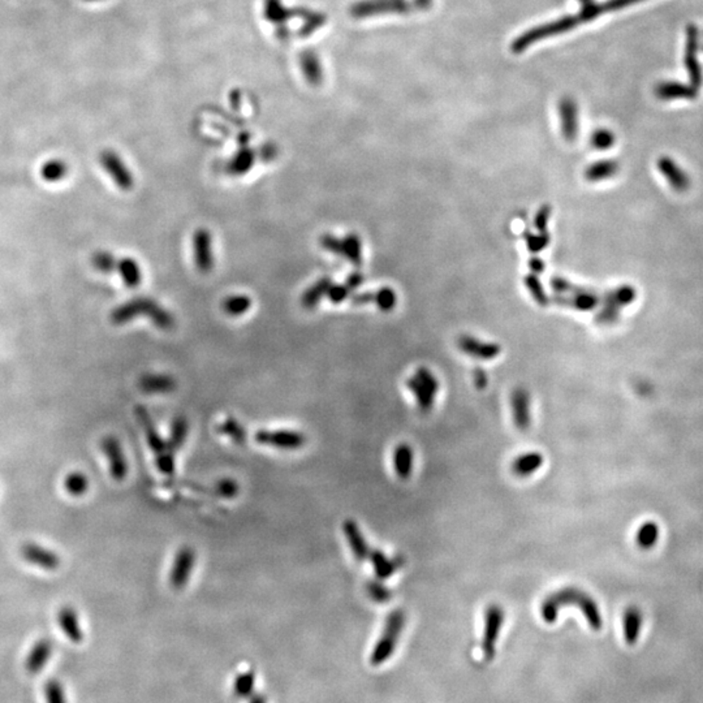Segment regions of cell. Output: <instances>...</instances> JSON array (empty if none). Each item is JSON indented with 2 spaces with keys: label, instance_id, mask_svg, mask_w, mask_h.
<instances>
[{
  "label": "cell",
  "instance_id": "1",
  "mask_svg": "<svg viewBox=\"0 0 703 703\" xmlns=\"http://www.w3.org/2000/svg\"><path fill=\"white\" fill-rule=\"evenodd\" d=\"M569 605L581 610L590 629L599 632L603 628V619L598 604L590 595L577 587H564L546 596L541 604V617L547 624H554L560 610Z\"/></svg>",
  "mask_w": 703,
  "mask_h": 703
},
{
  "label": "cell",
  "instance_id": "2",
  "mask_svg": "<svg viewBox=\"0 0 703 703\" xmlns=\"http://www.w3.org/2000/svg\"><path fill=\"white\" fill-rule=\"evenodd\" d=\"M139 317L149 318L154 326L164 331L175 327L173 316L151 298H133L111 313V320L114 325H124Z\"/></svg>",
  "mask_w": 703,
  "mask_h": 703
},
{
  "label": "cell",
  "instance_id": "3",
  "mask_svg": "<svg viewBox=\"0 0 703 703\" xmlns=\"http://www.w3.org/2000/svg\"><path fill=\"white\" fill-rule=\"evenodd\" d=\"M134 413L137 417L139 426L142 427L145 433L150 449L154 454L155 465L158 468L159 472L164 476H172L175 473V455L169 447V442H166L159 434L146 408L142 405L136 406Z\"/></svg>",
  "mask_w": 703,
  "mask_h": 703
},
{
  "label": "cell",
  "instance_id": "4",
  "mask_svg": "<svg viewBox=\"0 0 703 703\" xmlns=\"http://www.w3.org/2000/svg\"><path fill=\"white\" fill-rule=\"evenodd\" d=\"M405 626V614L403 610H394L387 616L382 634L370 654V664L379 667L392 656L396 650L400 635Z\"/></svg>",
  "mask_w": 703,
  "mask_h": 703
},
{
  "label": "cell",
  "instance_id": "5",
  "mask_svg": "<svg viewBox=\"0 0 703 703\" xmlns=\"http://www.w3.org/2000/svg\"><path fill=\"white\" fill-rule=\"evenodd\" d=\"M406 387L413 394L418 408L422 412L427 413L433 409L435 395L439 392V380L428 369L419 367L413 377L408 379Z\"/></svg>",
  "mask_w": 703,
  "mask_h": 703
},
{
  "label": "cell",
  "instance_id": "6",
  "mask_svg": "<svg viewBox=\"0 0 703 703\" xmlns=\"http://www.w3.org/2000/svg\"><path fill=\"white\" fill-rule=\"evenodd\" d=\"M410 10L412 3L409 0H362L352 6L350 15L356 19H364L386 13L405 15Z\"/></svg>",
  "mask_w": 703,
  "mask_h": 703
},
{
  "label": "cell",
  "instance_id": "7",
  "mask_svg": "<svg viewBox=\"0 0 703 703\" xmlns=\"http://www.w3.org/2000/svg\"><path fill=\"white\" fill-rule=\"evenodd\" d=\"M504 610L497 604H491L486 608L485 628L481 646L487 662H491L494 659L496 642L504 624Z\"/></svg>",
  "mask_w": 703,
  "mask_h": 703
},
{
  "label": "cell",
  "instance_id": "8",
  "mask_svg": "<svg viewBox=\"0 0 703 703\" xmlns=\"http://www.w3.org/2000/svg\"><path fill=\"white\" fill-rule=\"evenodd\" d=\"M319 242L326 250L346 258L355 266H360L362 263V242L356 233H349L343 238H337L332 235H323L319 238Z\"/></svg>",
  "mask_w": 703,
  "mask_h": 703
},
{
  "label": "cell",
  "instance_id": "9",
  "mask_svg": "<svg viewBox=\"0 0 703 703\" xmlns=\"http://www.w3.org/2000/svg\"><path fill=\"white\" fill-rule=\"evenodd\" d=\"M256 442L281 451H296L307 445V436L295 430H259Z\"/></svg>",
  "mask_w": 703,
  "mask_h": 703
},
{
  "label": "cell",
  "instance_id": "10",
  "mask_svg": "<svg viewBox=\"0 0 703 703\" xmlns=\"http://www.w3.org/2000/svg\"><path fill=\"white\" fill-rule=\"evenodd\" d=\"M196 563V553L190 547L178 550L169 572V584L175 590H181L188 585Z\"/></svg>",
  "mask_w": 703,
  "mask_h": 703
},
{
  "label": "cell",
  "instance_id": "11",
  "mask_svg": "<svg viewBox=\"0 0 703 703\" xmlns=\"http://www.w3.org/2000/svg\"><path fill=\"white\" fill-rule=\"evenodd\" d=\"M100 448L109 460V474L116 482H123L128 476V460L124 455L123 447L115 436H106Z\"/></svg>",
  "mask_w": 703,
  "mask_h": 703
},
{
  "label": "cell",
  "instance_id": "12",
  "mask_svg": "<svg viewBox=\"0 0 703 703\" xmlns=\"http://www.w3.org/2000/svg\"><path fill=\"white\" fill-rule=\"evenodd\" d=\"M100 162L103 169L112 178V181L119 187L121 190H130L134 185V180L132 176V172L129 171L125 163L121 160L118 153L112 150L102 151L100 155Z\"/></svg>",
  "mask_w": 703,
  "mask_h": 703
},
{
  "label": "cell",
  "instance_id": "13",
  "mask_svg": "<svg viewBox=\"0 0 703 703\" xmlns=\"http://www.w3.org/2000/svg\"><path fill=\"white\" fill-rule=\"evenodd\" d=\"M193 257L199 272L208 274L214 268L213 238L205 228H199L193 235Z\"/></svg>",
  "mask_w": 703,
  "mask_h": 703
},
{
  "label": "cell",
  "instance_id": "14",
  "mask_svg": "<svg viewBox=\"0 0 703 703\" xmlns=\"http://www.w3.org/2000/svg\"><path fill=\"white\" fill-rule=\"evenodd\" d=\"M20 551L25 562L45 571H56L61 564L60 556L55 551H51L49 548L33 542L22 545Z\"/></svg>",
  "mask_w": 703,
  "mask_h": 703
},
{
  "label": "cell",
  "instance_id": "15",
  "mask_svg": "<svg viewBox=\"0 0 703 703\" xmlns=\"http://www.w3.org/2000/svg\"><path fill=\"white\" fill-rule=\"evenodd\" d=\"M559 120L565 141L573 142L578 136V107L575 100L565 97L559 102Z\"/></svg>",
  "mask_w": 703,
  "mask_h": 703
},
{
  "label": "cell",
  "instance_id": "16",
  "mask_svg": "<svg viewBox=\"0 0 703 703\" xmlns=\"http://www.w3.org/2000/svg\"><path fill=\"white\" fill-rule=\"evenodd\" d=\"M458 348L465 353L466 356L473 357L477 360H494L500 355L502 348L496 343H487L473 337L463 335L457 341Z\"/></svg>",
  "mask_w": 703,
  "mask_h": 703
},
{
  "label": "cell",
  "instance_id": "17",
  "mask_svg": "<svg viewBox=\"0 0 703 703\" xmlns=\"http://www.w3.org/2000/svg\"><path fill=\"white\" fill-rule=\"evenodd\" d=\"M511 405L516 427L520 431H526L532 424V416H530V395L525 388H516L511 396Z\"/></svg>",
  "mask_w": 703,
  "mask_h": 703
},
{
  "label": "cell",
  "instance_id": "18",
  "mask_svg": "<svg viewBox=\"0 0 703 703\" xmlns=\"http://www.w3.org/2000/svg\"><path fill=\"white\" fill-rule=\"evenodd\" d=\"M54 651V646L51 644L50 640L42 638L31 646L26 660L25 667L29 674H37L45 670V667L50 662L51 655Z\"/></svg>",
  "mask_w": 703,
  "mask_h": 703
},
{
  "label": "cell",
  "instance_id": "19",
  "mask_svg": "<svg viewBox=\"0 0 703 703\" xmlns=\"http://www.w3.org/2000/svg\"><path fill=\"white\" fill-rule=\"evenodd\" d=\"M343 533L347 538L348 545L352 550V554L356 557L358 562H365L370 556V547L367 545L366 539L362 534L360 526L355 520H346L343 524Z\"/></svg>",
  "mask_w": 703,
  "mask_h": 703
},
{
  "label": "cell",
  "instance_id": "20",
  "mask_svg": "<svg viewBox=\"0 0 703 703\" xmlns=\"http://www.w3.org/2000/svg\"><path fill=\"white\" fill-rule=\"evenodd\" d=\"M369 559L379 580L389 578L404 565V559L401 556H395L391 559L380 550H371Z\"/></svg>",
  "mask_w": 703,
  "mask_h": 703
},
{
  "label": "cell",
  "instance_id": "21",
  "mask_svg": "<svg viewBox=\"0 0 703 703\" xmlns=\"http://www.w3.org/2000/svg\"><path fill=\"white\" fill-rule=\"evenodd\" d=\"M58 623L63 633L73 644H81L84 641V632L79 626V615L75 608L65 605L58 612Z\"/></svg>",
  "mask_w": 703,
  "mask_h": 703
},
{
  "label": "cell",
  "instance_id": "22",
  "mask_svg": "<svg viewBox=\"0 0 703 703\" xmlns=\"http://www.w3.org/2000/svg\"><path fill=\"white\" fill-rule=\"evenodd\" d=\"M644 616L637 605H629L623 614V634L626 644L633 646L638 642L642 629Z\"/></svg>",
  "mask_w": 703,
  "mask_h": 703
},
{
  "label": "cell",
  "instance_id": "23",
  "mask_svg": "<svg viewBox=\"0 0 703 703\" xmlns=\"http://www.w3.org/2000/svg\"><path fill=\"white\" fill-rule=\"evenodd\" d=\"M139 386L145 394H169L176 389V380L167 374H145L139 378Z\"/></svg>",
  "mask_w": 703,
  "mask_h": 703
},
{
  "label": "cell",
  "instance_id": "24",
  "mask_svg": "<svg viewBox=\"0 0 703 703\" xmlns=\"http://www.w3.org/2000/svg\"><path fill=\"white\" fill-rule=\"evenodd\" d=\"M545 458L539 452H526L524 455L517 456L511 469L517 477H529L543 465Z\"/></svg>",
  "mask_w": 703,
  "mask_h": 703
},
{
  "label": "cell",
  "instance_id": "25",
  "mask_svg": "<svg viewBox=\"0 0 703 703\" xmlns=\"http://www.w3.org/2000/svg\"><path fill=\"white\" fill-rule=\"evenodd\" d=\"M413 458H415V456H413V451H412L410 446H408L405 443H401L395 448L394 455H392V461H394L395 473L400 479H408L409 477L412 476Z\"/></svg>",
  "mask_w": 703,
  "mask_h": 703
},
{
  "label": "cell",
  "instance_id": "26",
  "mask_svg": "<svg viewBox=\"0 0 703 703\" xmlns=\"http://www.w3.org/2000/svg\"><path fill=\"white\" fill-rule=\"evenodd\" d=\"M300 67H301V70L304 72V76L309 81L310 85L317 86L322 82L323 70H322L320 61L318 59L316 52L310 50L304 51L300 55Z\"/></svg>",
  "mask_w": 703,
  "mask_h": 703
},
{
  "label": "cell",
  "instance_id": "27",
  "mask_svg": "<svg viewBox=\"0 0 703 703\" xmlns=\"http://www.w3.org/2000/svg\"><path fill=\"white\" fill-rule=\"evenodd\" d=\"M256 159H257V155H256L254 150H252L250 148H242V149L238 150V153L228 162L226 169H227L228 173L232 176L245 175L253 167Z\"/></svg>",
  "mask_w": 703,
  "mask_h": 703
},
{
  "label": "cell",
  "instance_id": "28",
  "mask_svg": "<svg viewBox=\"0 0 703 703\" xmlns=\"http://www.w3.org/2000/svg\"><path fill=\"white\" fill-rule=\"evenodd\" d=\"M118 272L123 279L124 284L128 288H137L142 280V272L133 258H123L118 262Z\"/></svg>",
  "mask_w": 703,
  "mask_h": 703
},
{
  "label": "cell",
  "instance_id": "29",
  "mask_svg": "<svg viewBox=\"0 0 703 703\" xmlns=\"http://www.w3.org/2000/svg\"><path fill=\"white\" fill-rule=\"evenodd\" d=\"M619 171V166L614 160H601L590 164L585 171V178L592 183L603 181L607 178H612Z\"/></svg>",
  "mask_w": 703,
  "mask_h": 703
},
{
  "label": "cell",
  "instance_id": "30",
  "mask_svg": "<svg viewBox=\"0 0 703 703\" xmlns=\"http://www.w3.org/2000/svg\"><path fill=\"white\" fill-rule=\"evenodd\" d=\"M332 281L330 277H322L319 279L316 284L307 289L301 298V304L305 309H314L323 296H327L328 288L331 287Z\"/></svg>",
  "mask_w": 703,
  "mask_h": 703
},
{
  "label": "cell",
  "instance_id": "31",
  "mask_svg": "<svg viewBox=\"0 0 703 703\" xmlns=\"http://www.w3.org/2000/svg\"><path fill=\"white\" fill-rule=\"evenodd\" d=\"M695 36H697V31L694 30L693 26H690L689 37H688V50H686V67L690 72V79L693 82L692 85L694 88L700 86V84H701V70H700V65L695 59V42H697Z\"/></svg>",
  "mask_w": 703,
  "mask_h": 703
},
{
  "label": "cell",
  "instance_id": "32",
  "mask_svg": "<svg viewBox=\"0 0 703 703\" xmlns=\"http://www.w3.org/2000/svg\"><path fill=\"white\" fill-rule=\"evenodd\" d=\"M89 478L82 472H70L64 478V488L70 496L79 497L89 490Z\"/></svg>",
  "mask_w": 703,
  "mask_h": 703
},
{
  "label": "cell",
  "instance_id": "33",
  "mask_svg": "<svg viewBox=\"0 0 703 703\" xmlns=\"http://www.w3.org/2000/svg\"><path fill=\"white\" fill-rule=\"evenodd\" d=\"M659 539V526L654 521H647L640 526L635 542L641 550H651Z\"/></svg>",
  "mask_w": 703,
  "mask_h": 703
},
{
  "label": "cell",
  "instance_id": "34",
  "mask_svg": "<svg viewBox=\"0 0 703 703\" xmlns=\"http://www.w3.org/2000/svg\"><path fill=\"white\" fill-rule=\"evenodd\" d=\"M67 173L68 166L64 160L60 159H50L40 169V176L47 183H58L65 178Z\"/></svg>",
  "mask_w": 703,
  "mask_h": 703
},
{
  "label": "cell",
  "instance_id": "35",
  "mask_svg": "<svg viewBox=\"0 0 703 703\" xmlns=\"http://www.w3.org/2000/svg\"><path fill=\"white\" fill-rule=\"evenodd\" d=\"M189 433V424L185 417H176L171 425L169 431V442L171 449L175 452L180 447L183 446L187 440Z\"/></svg>",
  "mask_w": 703,
  "mask_h": 703
},
{
  "label": "cell",
  "instance_id": "36",
  "mask_svg": "<svg viewBox=\"0 0 703 703\" xmlns=\"http://www.w3.org/2000/svg\"><path fill=\"white\" fill-rule=\"evenodd\" d=\"M298 15V12L292 10H287L280 0H265V17L270 22L275 24H283L292 16Z\"/></svg>",
  "mask_w": 703,
  "mask_h": 703
},
{
  "label": "cell",
  "instance_id": "37",
  "mask_svg": "<svg viewBox=\"0 0 703 703\" xmlns=\"http://www.w3.org/2000/svg\"><path fill=\"white\" fill-rule=\"evenodd\" d=\"M222 307L228 316L240 317V316H244L252 307V298L245 296V295L229 296L223 301Z\"/></svg>",
  "mask_w": 703,
  "mask_h": 703
},
{
  "label": "cell",
  "instance_id": "38",
  "mask_svg": "<svg viewBox=\"0 0 703 703\" xmlns=\"http://www.w3.org/2000/svg\"><path fill=\"white\" fill-rule=\"evenodd\" d=\"M692 88L685 86L683 84H676V82H663L658 86L656 94L658 97L663 100H672V98H692Z\"/></svg>",
  "mask_w": 703,
  "mask_h": 703
},
{
  "label": "cell",
  "instance_id": "39",
  "mask_svg": "<svg viewBox=\"0 0 703 703\" xmlns=\"http://www.w3.org/2000/svg\"><path fill=\"white\" fill-rule=\"evenodd\" d=\"M219 431L223 435L228 436L231 440H233L238 445H242L247 440V431L242 425L236 421L235 418L229 417L226 421H223L218 427Z\"/></svg>",
  "mask_w": 703,
  "mask_h": 703
},
{
  "label": "cell",
  "instance_id": "40",
  "mask_svg": "<svg viewBox=\"0 0 703 703\" xmlns=\"http://www.w3.org/2000/svg\"><path fill=\"white\" fill-rule=\"evenodd\" d=\"M298 15L305 19L302 28L298 30V36L300 37H307V36L313 34L318 28H320L326 22V17L323 15H320V13H317V12L300 10H298Z\"/></svg>",
  "mask_w": 703,
  "mask_h": 703
},
{
  "label": "cell",
  "instance_id": "41",
  "mask_svg": "<svg viewBox=\"0 0 703 703\" xmlns=\"http://www.w3.org/2000/svg\"><path fill=\"white\" fill-rule=\"evenodd\" d=\"M254 685H256V674L253 671H248L236 676L233 683V690L240 698H249L253 695Z\"/></svg>",
  "mask_w": 703,
  "mask_h": 703
},
{
  "label": "cell",
  "instance_id": "42",
  "mask_svg": "<svg viewBox=\"0 0 703 703\" xmlns=\"http://www.w3.org/2000/svg\"><path fill=\"white\" fill-rule=\"evenodd\" d=\"M366 593L370 596V599L374 601L376 603H386L392 598V592L387 587L386 585L382 584L380 581H376V580L367 581Z\"/></svg>",
  "mask_w": 703,
  "mask_h": 703
},
{
  "label": "cell",
  "instance_id": "43",
  "mask_svg": "<svg viewBox=\"0 0 703 703\" xmlns=\"http://www.w3.org/2000/svg\"><path fill=\"white\" fill-rule=\"evenodd\" d=\"M93 266L97 268L100 272L111 274L118 268V259L114 257L109 252H97L93 256Z\"/></svg>",
  "mask_w": 703,
  "mask_h": 703
},
{
  "label": "cell",
  "instance_id": "44",
  "mask_svg": "<svg viewBox=\"0 0 703 703\" xmlns=\"http://www.w3.org/2000/svg\"><path fill=\"white\" fill-rule=\"evenodd\" d=\"M373 302L383 311H389L396 307L397 296L394 289L391 288H380L377 292H374V300Z\"/></svg>",
  "mask_w": 703,
  "mask_h": 703
},
{
  "label": "cell",
  "instance_id": "45",
  "mask_svg": "<svg viewBox=\"0 0 703 703\" xmlns=\"http://www.w3.org/2000/svg\"><path fill=\"white\" fill-rule=\"evenodd\" d=\"M46 703H68L64 686L58 680H50L45 686Z\"/></svg>",
  "mask_w": 703,
  "mask_h": 703
},
{
  "label": "cell",
  "instance_id": "46",
  "mask_svg": "<svg viewBox=\"0 0 703 703\" xmlns=\"http://www.w3.org/2000/svg\"><path fill=\"white\" fill-rule=\"evenodd\" d=\"M615 142V136L607 129H598L590 137V145L596 150L610 149Z\"/></svg>",
  "mask_w": 703,
  "mask_h": 703
},
{
  "label": "cell",
  "instance_id": "47",
  "mask_svg": "<svg viewBox=\"0 0 703 703\" xmlns=\"http://www.w3.org/2000/svg\"><path fill=\"white\" fill-rule=\"evenodd\" d=\"M525 284L527 289H529V292H530V295L533 296V298H534L539 305H543V307L547 305L548 298L546 295L545 288L539 283L538 277H534V275H527L525 277Z\"/></svg>",
  "mask_w": 703,
  "mask_h": 703
},
{
  "label": "cell",
  "instance_id": "48",
  "mask_svg": "<svg viewBox=\"0 0 703 703\" xmlns=\"http://www.w3.org/2000/svg\"><path fill=\"white\" fill-rule=\"evenodd\" d=\"M525 238L527 249L530 252H534V253L543 250L548 245V242H550V236L547 235V232H541L539 235L526 233Z\"/></svg>",
  "mask_w": 703,
  "mask_h": 703
},
{
  "label": "cell",
  "instance_id": "49",
  "mask_svg": "<svg viewBox=\"0 0 703 703\" xmlns=\"http://www.w3.org/2000/svg\"><path fill=\"white\" fill-rule=\"evenodd\" d=\"M215 491L219 496L222 497H226V499H232L235 496H238V485L236 481L231 479V478H224L222 481H219L217 486H215Z\"/></svg>",
  "mask_w": 703,
  "mask_h": 703
},
{
  "label": "cell",
  "instance_id": "50",
  "mask_svg": "<svg viewBox=\"0 0 703 703\" xmlns=\"http://www.w3.org/2000/svg\"><path fill=\"white\" fill-rule=\"evenodd\" d=\"M349 293H350V288L348 287L347 284L346 286L331 284V287L328 288V292H327V298H330V301L332 304H340L346 298H348Z\"/></svg>",
  "mask_w": 703,
  "mask_h": 703
},
{
  "label": "cell",
  "instance_id": "51",
  "mask_svg": "<svg viewBox=\"0 0 703 703\" xmlns=\"http://www.w3.org/2000/svg\"><path fill=\"white\" fill-rule=\"evenodd\" d=\"M550 214H551V210L550 208H541V210L538 211V214L535 215L534 224L535 227L539 229V232H546V227H547V223H548V218H550Z\"/></svg>",
  "mask_w": 703,
  "mask_h": 703
},
{
  "label": "cell",
  "instance_id": "52",
  "mask_svg": "<svg viewBox=\"0 0 703 703\" xmlns=\"http://www.w3.org/2000/svg\"><path fill=\"white\" fill-rule=\"evenodd\" d=\"M473 378H474V383H476L477 388L484 389V388L487 386L488 378H487L485 371H484L482 369H477V370H474V373H473Z\"/></svg>",
  "mask_w": 703,
  "mask_h": 703
},
{
  "label": "cell",
  "instance_id": "53",
  "mask_svg": "<svg viewBox=\"0 0 703 703\" xmlns=\"http://www.w3.org/2000/svg\"><path fill=\"white\" fill-rule=\"evenodd\" d=\"M277 154V149L274 146V145H265L262 148V151H261V158L266 162H270L272 159H275Z\"/></svg>",
  "mask_w": 703,
  "mask_h": 703
},
{
  "label": "cell",
  "instance_id": "54",
  "mask_svg": "<svg viewBox=\"0 0 703 703\" xmlns=\"http://www.w3.org/2000/svg\"><path fill=\"white\" fill-rule=\"evenodd\" d=\"M362 281H364V277L361 274H358V272H353L352 275H349V277H348L346 284L350 289H356L357 287H360L362 284Z\"/></svg>",
  "mask_w": 703,
  "mask_h": 703
},
{
  "label": "cell",
  "instance_id": "55",
  "mask_svg": "<svg viewBox=\"0 0 703 703\" xmlns=\"http://www.w3.org/2000/svg\"><path fill=\"white\" fill-rule=\"evenodd\" d=\"M529 266L532 268V271H534V272H543V268H545V265H543V262L541 259H533L529 263Z\"/></svg>",
  "mask_w": 703,
  "mask_h": 703
},
{
  "label": "cell",
  "instance_id": "56",
  "mask_svg": "<svg viewBox=\"0 0 703 703\" xmlns=\"http://www.w3.org/2000/svg\"><path fill=\"white\" fill-rule=\"evenodd\" d=\"M249 703H268V698L263 694H253Z\"/></svg>",
  "mask_w": 703,
  "mask_h": 703
},
{
  "label": "cell",
  "instance_id": "57",
  "mask_svg": "<svg viewBox=\"0 0 703 703\" xmlns=\"http://www.w3.org/2000/svg\"><path fill=\"white\" fill-rule=\"evenodd\" d=\"M415 3H416L417 8H419V10H427V8H430V7H431L433 0H415Z\"/></svg>",
  "mask_w": 703,
  "mask_h": 703
},
{
  "label": "cell",
  "instance_id": "58",
  "mask_svg": "<svg viewBox=\"0 0 703 703\" xmlns=\"http://www.w3.org/2000/svg\"><path fill=\"white\" fill-rule=\"evenodd\" d=\"M580 1H581V4H582V6H589V4L594 3L593 0H580Z\"/></svg>",
  "mask_w": 703,
  "mask_h": 703
},
{
  "label": "cell",
  "instance_id": "59",
  "mask_svg": "<svg viewBox=\"0 0 703 703\" xmlns=\"http://www.w3.org/2000/svg\"><path fill=\"white\" fill-rule=\"evenodd\" d=\"M86 1H98V0H86Z\"/></svg>",
  "mask_w": 703,
  "mask_h": 703
}]
</instances>
